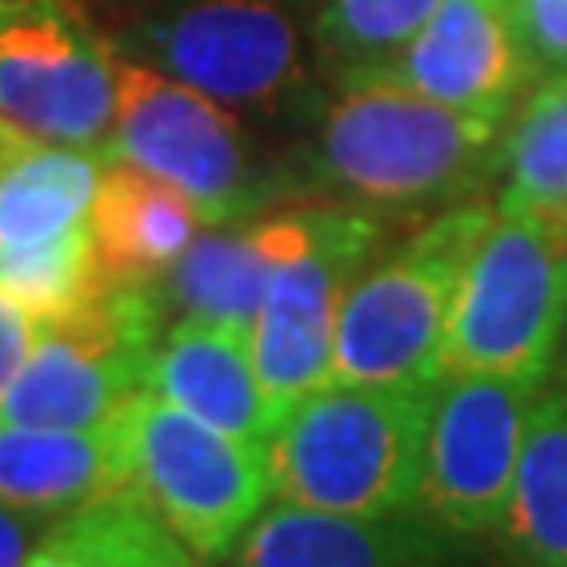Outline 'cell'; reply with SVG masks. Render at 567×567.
<instances>
[{"mask_svg": "<svg viewBox=\"0 0 567 567\" xmlns=\"http://www.w3.org/2000/svg\"><path fill=\"white\" fill-rule=\"evenodd\" d=\"M505 534L526 567H567V386H550L529 412Z\"/></svg>", "mask_w": 567, "mask_h": 567, "instance_id": "ffe728a7", "label": "cell"}, {"mask_svg": "<svg viewBox=\"0 0 567 567\" xmlns=\"http://www.w3.org/2000/svg\"><path fill=\"white\" fill-rule=\"evenodd\" d=\"M203 215L185 194L126 161H105L89 210L93 286L97 290H156L173 265L203 236Z\"/></svg>", "mask_w": 567, "mask_h": 567, "instance_id": "9a60e30c", "label": "cell"}, {"mask_svg": "<svg viewBox=\"0 0 567 567\" xmlns=\"http://www.w3.org/2000/svg\"><path fill=\"white\" fill-rule=\"evenodd\" d=\"M118 416L102 429H34L0 421V505L55 522L122 487Z\"/></svg>", "mask_w": 567, "mask_h": 567, "instance_id": "e0dca14e", "label": "cell"}, {"mask_svg": "<svg viewBox=\"0 0 567 567\" xmlns=\"http://www.w3.org/2000/svg\"><path fill=\"white\" fill-rule=\"evenodd\" d=\"M105 161H126L198 206L206 227L248 224L274 185L236 110L143 60H118V114Z\"/></svg>", "mask_w": 567, "mask_h": 567, "instance_id": "8992f818", "label": "cell"}, {"mask_svg": "<svg viewBox=\"0 0 567 567\" xmlns=\"http://www.w3.org/2000/svg\"><path fill=\"white\" fill-rule=\"evenodd\" d=\"M299 236H303V210H282L269 219L231 227H203V236L189 244V252L173 265V274L152 290L161 316L252 337L269 282Z\"/></svg>", "mask_w": 567, "mask_h": 567, "instance_id": "4fadbf2b", "label": "cell"}, {"mask_svg": "<svg viewBox=\"0 0 567 567\" xmlns=\"http://www.w3.org/2000/svg\"><path fill=\"white\" fill-rule=\"evenodd\" d=\"M51 526L47 517H30L18 508L0 505V567H25L39 547L42 529Z\"/></svg>", "mask_w": 567, "mask_h": 567, "instance_id": "484cf974", "label": "cell"}, {"mask_svg": "<svg viewBox=\"0 0 567 567\" xmlns=\"http://www.w3.org/2000/svg\"><path fill=\"white\" fill-rule=\"evenodd\" d=\"M529 68L513 0H442L395 60L362 76L412 89L475 118L505 122Z\"/></svg>", "mask_w": 567, "mask_h": 567, "instance_id": "7c38bea8", "label": "cell"}, {"mask_svg": "<svg viewBox=\"0 0 567 567\" xmlns=\"http://www.w3.org/2000/svg\"><path fill=\"white\" fill-rule=\"evenodd\" d=\"M147 391L261 454L278 429V412L265 395L252 344L244 332L194 320L168 324L152 349Z\"/></svg>", "mask_w": 567, "mask_h": 567, "instance_id": "2e32d148", "label": "cell"}, {"mask_svg": "<svg viewBox=\"0 0 567 567\" xmlns=\"http://www.w3.org/2000/svg\"><path fill=\"white\" fill-rule=\"evenodd\" d=\"M105 156L63 143H30L0 177V248L42 244L89 224Z\"/></svg>", "mask_w": 567, "mask_h": 567, "instance_id": "d6986e66", "label": "cell"}, {"mask_svg": "<svg viewBox=\"0 0 567 567\" xmlns=\"http://www.w3.org/2000/svg\"><path fill=\"white\" fill-rule=\"evenodd\" d=\"M39 332H42V324L34 316H25L18 303H9V299L0 295V408H4L9 391L18 383L21 365L30 362L34 344H39Z\"/></svg>", "mask_w": 567, "mask_h": 567, "instance_id": "d4e9b609", "label": "cell"}, {"mask_svg": "<svg viewBox=\"0 0 567 567\" xmlns=\"http://www.w3.org/2000/svg\"><path fill=\"white\" fill-rule=\"evenodd\" d=\"M547 215H555V219H559V224H564V227H567V203H564V206H559V210H547Z\"/></svg>", "mask_w": 567, "mask_h": 567, "instance_id": "f1b7e54d", "label": "cell"}, {"mask_svg": "<svg viewBox=\"0 0 567 567\" xmlns=\"http://www.w3.org/2000/svg\"><path fill=\"white\" fill-rule=\"evenodd\" d=\"M496 206L458 203L391 257L365 265L337 320V386H433L463 269Z\"/></svg>", "mask_w": 567, "mask_h": 567, "instance_id": "3957f363", "label": "cell"}, {"mask_svg": "<svg viewBox=\"0 0 567 567\" xmlns=\"http://www.w3.org/2000/svg\"><path fill=\"white\" fill-rule=\"evenodd\" d=\"M442 0H324L316 18V39L344 76L395 60L421 34Z\"/></svg>", "mask_w": 567, "mask_h": 567, "instance_id": "603a6c76", "label": "cell"}, {"mask_svg": "<svg viewBox=\"0 0 567 567\" xmlns=\"http://www.w3.org/2000/svg\"><path fill=\"white\" fill-rule=\"evenodd\" d=\"M379 236L383 227L365 206L303 210V236L278 265L248 337L278 425L290 408L328 386L341 307L374 257Z\"/></svg>", "mask_w": 567, "mask_h": 567, "instance_id": "ba28073f", "label": "cell"}, {"mask_svg": "<svg viewBox=\"0 0 567 567\" xmlns=\"http://www.w3.org/2000/svg\"><path fill=\"white\" fill-rule=\"evenodd\" d=\"M567 316V227L547 210H501L480 236L450 311L442 374L547 383Z\"/></svg>", "mask_w": 567, "mask_h": 567, "instance_id": "277c9868", "label": "cell"}, {"mask_svg": "<svg viewBox=\"0 0 567 567\" xmlns=\"http://www.w3.org/2000/svg\"><path fill=\"white\" fill-rule=\"evenodd\" d=\"M164 316L152 290H102L42 324L0 421L34 429H102L147 391Z\"/></svg>", "mask_w": 567, "mask_h": 567, "instance_id": "52a82bcc", "label": "cell"}, {"mask_svg": "<svg viewBox=\"0 0 567 567\" xmlns=\"http://www.w3.org/2000/svg\"><path fill=\"white\" fill-rule=\"evenodd\" d=\"M547 383L442 374L433 386L421 513L446 534H496L508 522L529 412Z\"/></svg>", "mask_w": 567, "mask_h": 567, "instance_id": "30bf717a", "label": "cell"}, {"mask_svg": "<svg viewBox=\"0 0 567 567\" xmlns=\"http://www.w3.org/2000/svg\"><path fill=\"white\" fill-rule=\"evenodd\" d=\"M30 143H34V140H30L25 131H18L13 122L0 118V177H4V168L18 161V156L25 152V147H30Z\"/></svg>", "mask_w": 567, "mask_h": 567, "instance_id": "4316f807", "label": "cell"}, {"mask_svg": "<svg viewBox=\"0 0 567 567\" xmlns=\"http://www.w3.org/2000/svg\"><path fill=\"white\" fill-rule=\"evenodd\" d=\"M118 55L76 0H0V118L39 143L105 156Z\"/></svg>", "mask_w": 567, "mask_h": 567, "instance_id": "9c48e42d", "label": "cell"}, {"mask_svg": "<svg viewBox=\"0 0 567 567\" xmlns=\"http://www.w3.org/2000/svg\"><path fill=\"white\" fill-rule=\"evenodd\" d=\"M501 210H559L567 203V76L534 89L501 140Z\"/></svg>", "mask_w": 567, "mask_h": 567, "instance_id": "44dd1931", "label": "cell"}, {"mask_svg": "<svg viewBox=\"0 0 567 567\" xmlns=\"http://www.w3.org/2000/svg\"><path fill=\"white\" fill-rule=\"evenodd\" d=\"M559 383L567 386V316H564V344H559Z\"/></svg>", "mask_w": 567, "mask_h": 567, "instance_id": "83f0119b", "label": "cell"}, {"mask_svg": "<svg viewBox=\"0 0 567 567\" xmlns=\"http://www.w3.org/2000/svg\"><path fill=\"white\" fill-rule=\"evenodd\" d=\"M118 433L122 487L135 492L198 564L231 555L265 513V501H274L261 450L185 416L152 391L122 408Z\"/></svg>", "mask_w": 567, "mask_h": 567, "instance_id": "5b68a950", "label": "cell"}, {"mask_svg": "<svg viewBox=\"0 0 567 567\" xmlns=\"http://www.w3.org/2000/svg\"><path fill=\"white\" fill-rule=\"evenodd\" d=\"M433 386L328 383L307 395L265 446L274 501L344 517L416 508Z\"/></svg>", "mask_w": 567, "mask_h": 567, "instance_id": "7a4b0ae2", "label": "cell"}, {"mask_svg": "<svg viewBox=\"0 0 567 567\" xmlns=\"http://www.w3.org/2000/svg\"><path fill=\"white\" fill-rule=\"evenodd\" d=\"M341 84L307 152L311 189L349 206H425L466 198L501 168L505 122L370 76Z\"/></svg>", "mask_w": 567, "mask_h": 567, "instance_id": "6da1fadb", "label": "cell"}, {"mask_svg": "<svg viewBox=\"0 0 567 567\" xmlns=\"http://www.w3.org/2000/svg\"><path fill=\"white\" fill-rule=\"evenodd\" d=\"M25 567H203L135 492H105L42 529Z\"/></svg>", "mask_w": 567, "mask_h": 567, "instance_id": "ac0fdd59", "label": "cell"}, {"mask_svg": "<svg viewBox=\"0 0 567 567\" xmlns=\"http://www.w3.org/2000/svg\"><path fill=\"white\" fill-rule=\"evenodd\" d=\"M529 63L567 72V0H513Z\"/></svg>", "mask_w": 567, "mask_h": 567, "instance_id": "cb8c5ba5", "label": "cell"}, {"mask_svg": "<svg viewBox=\"0 0 567 567\" xmlns=\"http://www.w3.org/2000/svg\"><path fill=\"white\" fill-rule=\"evenodd\" d=\"M227 110H278L307 81L303 39L282 0H161L140 55Z\"/></svg>", "mask_w": 567, "mask_h": 567, "instance_id": "8fae6325", "label": "cell"}, {"mask_svg": "<svg viewBox=\"0 0 567 567\" xmlns=\"http://www.w3.org/2000/svg\"><path fill=\"white\" fill-rule=\"evenodd\" d=\"M0 295L18 303L39 324L63 320L84 299L102 295L93 286V248H89V224L42 244L0 248Z\"/></svg>", "mask_w": 567, "mask_h": 567, "instance_id": "7402d4cb", "label": "cell"}, {"mask_svg": "<svg viewBox=\"0 0 567 567\" xmlns=\"http://www.w3.org/2000/svg\"><path fill=\"white\" fill-rule=\"evenodd\" d=\"M446 529L421 508L344 517L269 505L236 547V567H446Z\"/></svg>", "mask_w": 567, "mask_h": 567, "instance_id": "5bb4252c", "label": "cell"}]
</instances>
